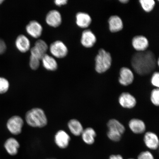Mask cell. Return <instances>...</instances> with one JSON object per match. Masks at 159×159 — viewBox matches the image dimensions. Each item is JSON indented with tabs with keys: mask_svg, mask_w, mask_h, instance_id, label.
Here are the masks:
<instances>
[{
	"mask_svg": "<svg viewBox=\"0 0 159 159\" xmlns=\"http://www.w3.org/2000/svg\"><path fill=\"white\" fill-rule=\"evenodd\" d=\"M25 120L30 126L42 128L46 126L48 120L42 109L34 108L28 111L25 115Z\"/></svg>",
	"mask_w": 159,
	"mask_h": 159,
	"instance_id": "7a4b0ae2",
	"label": "cell"
},
{
	"mask_svg": "<svg viewBox=\"0 0 159 159\" xmlns=\"http://www.w3.org/2000/svg\"><path fill=\"white\" fill-rule=\"evenodd\" d=\"M119 1L122 3H127L129 1V0H120Z\"/></svg>",
	"mask_w": 159,
	"mask_h": 159,
	"instance_id": "836d02e7",
	"label": "cell"
},
{
	"mask_svg": "<svg viewBox=\"0 0 159 159\" xmlns=\"http://www.w3.org/2000/svg\"><path fill=\"white\" fill-rule=\"evenodd\" d=\"M151 83L152 85L158 88L159 87V73L158 72H155L152 75L151 79Z\"/></svg>",
	"mask_w": 159,
	"mask_h": 159,
	"instance_id": "f1b7e54d",
	"label": "cell"
},
{
	"mask_svg": "<svg viewBox=\"0 0 159 159\" xmlns=\"http://www.w3.org/2000/svg\"><path fill=\"white\" fill-rule=\"evenodd\" d=\"M133 159V158H130V159Z\"/></svg>",
	"mask_w": 159,
	"mask_h": 159,
	"instance_id": "d590c367",
	"label": "cell"
},
{
	"mask_svg": "<svg viewBox=\"0 0 159 159\" xmlns=\"http://www.w3.org/2000/svg\"><path fill=\"white\" fill-rule=\"evenodd\" d=\"M132 43L133 47L139 52L146 51L149 45L148 39L143 35L134 37L132 39Z\"/></svg>",
	"mask_w": 159,
	"mask_h": 159,
	"instance_id": "7c38bea8",
	"label": "cell"
},
{
	"mask_svg": "<svg viewBox=\"0 0 159 159\" xmlns=\"http://www.w3.org/2000/svg\"></svg>",
	"mask_w": 159,
	"mask_h": 159,
	"instance_id": "8d00e7d4",
	"label": "cell"
},
{
	"mask_svg": "<svg viewBox=\"0 0 159 159\" xmlns=\"http://www.w3.org/2000/svg\"><path fill=\"white\" fill-rule=\"evenodd\" d=\"M92 21L90 16L88 14L79 12L76 15V23L77 25L81 28H86L91 24Z\"/></svg>",
	"mask_w": 159,
	"mask_h": 159,
	"instance_id": "ac0fdd59",
	"label": "cell"
},
{
	"mask_svg": "<svg viewBox=\"0 0 159 159\" xmlns=\"http://www.w3.org/2000/svg\"><path fill=\"white\" fill-rule=\"evenodd\" d=\"M81 135L83 140L85 143L91 145L94 143L97 134L94 129L88 128L83 130Z\"/></svg>",
	"mask_w": 159,
	"mask_h": 159,
	"instance_id": "ffe728a7",
	"label": "cell"
},
{
	"mask_svg": "<svg viewBox=\"0 0 159 159\" xmlns=\"http://www.w3.org/2000/svg\"><path fill=\"white\" fill-rule=\"evenodd\" d=\"M4 1L3 0H0V4H1V3H2Z\"/></svg>",
	"mask_w": 159,
	"mask_h": 159,
	"instance_id": "e575fe53",
	"label": "cell"
},
{
	"mask_svg": "<svg viewBox=\"0 0 159 159\" xmlns=\"http://www.w3.org/2000/svg\"><path fill=\"white\" fill-rule=\"evenodd\" d=\"M139 2L143 9L147 12L152 11L156 4V2L154 0H140Z\"/></svg>",
	"mask_w": 159,
	"mask_h": 159,
	"instance_id": "603a6c76",
	"label": "cell"
},
{
	"mask_svg": "<svg viewBox=\"0 0 159 159\" xmlns=\"http://www.w3.org/2000/svg\"><path fill=\"white\" fill-rule=\"evenodd\" d=\"M109 28L112 33H116L123 29L124 25L122 19L118 16H111L108 20Z\"/></svg>",
	"mask_w": 159,
	"mask_h": 159,
	"instance_id": "2e32d148",
	"label": "cell"
},
{
	"mask_svg": "<svg viewBox=\"0 0 159 159\" xmlns=\"http://www.w3.org/2000/svg\"><path fill=\"white\" fill-rule=\"evenodd\" d=\"M26 31L31 37L38 38L40 37L43 31V27L40 24L36 21H32L26 27Z\"/></svg>",
	"mask_w": 159,
	"mask_h": 159,
	"instance_id": "4fadbf2b",
	"label": "cell"
},
{
	"mask_svg": "<svg viewBox=\"0 0 159 159\" xmlns=\"http://www.w3.org/2000/svg\"><path fill=\"white\" fill-rule=\"evenodd\" d=\"M44 68L49 71H55L57 68L56 61L52 57L46 54L41 59Z\"/></svg>",
	"mask_w": 159,
	"mask_h": 159,
	"instance_id": "44dd1931",
	"label": "cell"
},
{
	"mask_svg": "<svg viewBox=\"0 0 159 159\" xmlns=\"http://www.w3.org/2000/svg\"><path fill=\"white\" fill-rule=\"evenodd\" d=\"M4 146L8 154L11 156H15L18 153L20 146L15 139L11 138L6 141Z\"/></svg>",
	"mask_w": 159,
	"mask_h": 159,
	"instance_id": "9a60e30c",
	"label": "cell"
},
{
	"mask_svg": "<svg viewBox=\"0 0 159 159\" xmlns=\"http://www.w3.org/2000/svg\"><path fill=\"white\" fill-rule=\"evenodd\" d=\"M144 141L147 148L150 150H156L158 148V138L157 135L153 132H146L144 135Z\"/></svg>",
	"mask_w": 159,
	"mask_h": 159,
	"instance_id": "9c48e42d",
	"label": "cell"
},
{
	"mask_svg": "<svg viewBox=\"0 0 159 159\" xmlns=\"http://www.w3.org/2000/svg\"><path fill=\"white\" fill-rule=\"evenodd\" d=\"M119 102L123 108L130 109L136 106L137 101L136 98L130 93L124 92L119 97Z\"/></svg>",
	"mask_w": 159,
	"mask_h": 159,
	"instance_id": "8992f818",
	"label": "cell"
},
{
	"mask_svg": "<svg viewBox=\"0 0 159 159\" xmlns=\"http://www.w3.org/2000/svg\"><path fill=\"white\" fill-rule=\"evenodd\" d=\"M138 159H154V158L152 153L149 151H145L139 154Z\"/></svg>",
	"mask_w": 159,
	"mask_h": 159,
	"instance_id": "f546056e",
	"label": "cell"
},
{
	"mask_svg": "<svg viewBox=\"0 0 159 159\" xmlns=\"http://www.w3.org/2000/svg\"><path fill=\"white\" fill-rule=\"evenodd\" d=\"M17 48L21 52L25 53L28 51L30 47L29 40L25 35H19L16 41Z\"/></svg>",
	"mask_w": 159,
	"mask_h": 159,
	"instance_id": "e0dca14e",
	"label": "cell"
},
{
	"mask_svg": "<svg viewBox=\"0 0 159 159\" xmlns=\"http://www.w3.org/2000/svg\"><path fill=\"white\" fill-rule=\"evenodd\" d=\"M95 70L99 73H104L110 68L112 62V57L110 53L104 49H101L95 57Z\"/></svg>",
	"mask_w": 159,
	"mask_h": 159,
	"instance_id": "3957f363",
	"label": "cell"
},
{
	"mask_svg": "<svg viewBox=\"0 0 159 159\" xmlns=\"http://www.w3.org/2000/svg\"><path fill=\"white\" fill-rule=\"evenodd\" d=\"M9 88V83L7 79L0 77V94L7 93Z\"/></svg>",
	"mask_w": 159,
	"mask_h": 159,
	"instance_id": "484cf974",
	"label": "cell"
},
{
	"mask_svg": "<svg viewBox=\"0 0 159 159\" xmlns=\"http://www.w3.org/2000/svg\"><path fill=\"white\" fill-rule=\"evenodd\" d=\"M150 99L152 104L156 106L159 105V88L155 89L151 93Z\"/></svg>",
	"mask_w": 159,
	"mask_h": 159,
	"instance_id": "d4e9b609",
	"label": "cell"
},
{
	"mask_svg": "<svg viewBox=\"0 0 159 159\" xmlns=\"http://www.w3.org/2000/svg\"><path fill=\"white\" fill-rule=\"evenodd\" d=\"M108 130L115 131L121 134H124L125 128L124 125L116 119H112L109 120L107 123Z\"/></svg>",
	"mask_w": 159,
	"mask_h": 159,
	"instance_id": "7402d4cb",
	"label": "cell"
},
{
	"mask_svg": "<svg viewBox=\"0 0 159 159\" xmlns=\"http://www.w3.org/2000/svg\"><path fill=\"white\" fill-rule=\"evenodd\" d=\"M129 126L131 131L136 134L143 133L146 129L144 122L140 119L134 118L129 121Z\"/></svg>",
	"mask_w": 159,
	"mask_h": 159,
	"instance_id": "5bb4252c",
	"label": "cell"
},
{
	"mask_svg": "<svg viewBox=\"0 0 159 159\" xmlns=\"http://www.w3.org/2000/svg\"><path fill=\"white\" fill-rule=\"evenodd\" d=\"M119 83L124 86H128L133 82L134 79V75L130 69L126 67H123L119 73Z\"/></svg>",
	"mask_w": 159,
	"mask_h": 159,
	"instance_id": "52a82bcc",
	"label": "cell"
},
{
	"mask_svg": "<svg viewBox=\"0 0 159 159\" xmlns=\"http://www.w3.org/2000/svg\"><path fill=\"white\" fill-rule=\"evenodd\" d=\"M7 47L4 41L0 39V54H3L6 51Z\"/></svg>",
	"mask_w": 159,
	"mask_h": 159,
	"instance_id": "4dcf8cb0",
	"label": "cell"
},
{
	"mask_svg": "<svg viewBox=\"0 0 159 159\" xmlns=\"http://www.w3.org/2000/svg\"><path fill=\"white\" fill-rule=\"evenodd\" d=\"M55 3L57 6H61L64 5L67 2V0H56L54 1Z\"/></svg>",
	"mask_w": 159,
	"mask_h": 159,
	"instance_id": "1f68e13d",
	"label": "cell"
},
{
	"mask_svg": "<svg viewBox=\"0 0 159 159\" xmlns=\"http://www.w3.org/2000/svg\"><path fill=\"white\" fill-rule=\"evenodd\" d=\"M68 126L71 134L75 136H80L84 130L81 123L75 119L70 120L68 123Z\"/></svg>",
	"mask_w": 159,
	"mask_h": 159,
	"instance_id": "d6986e66",
	"label": "cell"
},
{
	"mask_svg": "<svg viewBox=\"0 0 159 159\" xmlns=\"http://www.w3.org/2000/svg\"><path fill=\"white\" fill-rule=\"evenodd\" d=\"M96 37L89 29L83 31L81 35V42L83 46L89 48L93 46L96 43Z\"/></svg>",
	"mask_w": 159,
	"mask_h": 159,
	"instance_id": "30bf717a",
	"label": "cell"
},
{
	"mask_svg": "<svg viewBox=\"0 0 159 159\" xmlns=\"http://www.w3.org/2000/svg\"><path fill=\"white\" fill-rule=\"evenodd\" d=\"M109 159H124V158L121 155H112L109 157Z\"/></svg>",
	"mask_w": 159,
	"mask_h": 159,
	"instance_id": "d6a6232c",
	"label": "cell"
},
{
	"mask_svg": "<svg viewBox=\"0 0 159 159\" xmlns=\"http://www.w3.org/2000/svg\"><path fill=\"white\" fill-rule=\"evenodd\" d=\"M24 125L23 119L18 116L11 117L7 122L8 130L14 135H18L21 132Z\"/></svg>",
	"mask_w": 159,
	"mask_h": 159,
	"instance_id": "277c9868",
	"label": "cell"
},
{
	"mask_svg": "<svg viewBox=\"0 0 159 159\" xmlns=\"http://www.w3.org/2000/svg\"><path fill=\"white\" fill-rule=\"evenodd\" d=\"M50 51L53 56L58 58L65 57L68 53L67 47L62 41H55L50 47Z\"/></svg>",
	"mask_w": 159,
	"mask_h": 159,
	"instance_id": "5b68a950",
	"label": "cell"
},
{
	"mask_svg": "<svg viewBox=\"0 0 159 159\" xmlns=\"http://www.w3.org/2000/svg\"><path fill=\"white\" fill-rule=\"evenodd\" d=\"M40 65V60L31 55L30 60V66L33 70H36L39 68Z\"/></svg>",
	"mask_w": 159,
	"mask_h": 159,
	"instance_id": "83f0119b",
	"label": "cell"
},
{
	"mask_svg": "<svg viewBox=\"0 0 159 159\" xmlns=\"http://www.w3.org/2000/svg\"><path fill=\"white\" fill-rule=\"evenodd\" d=\"M43 55L46 54L48 49V46L45 42L42 39H39L35 43L34 46Z\"/></svg>",
	"mask_w": 159,
	"mask_h": 159,
	"instance_id": "cb8c5ba5",
	"label": "cell"
},
{
	"mask_svg": "<svg viewBox=\"0 0 159 159\" xmlns=\"http://www.w3.org/2000/svg\"><path fill=\"white\" fill-rule=\"evenodd\" d=\"M62 21L60 13L56 10H52L47 14L46 21L51 27H57L61 25Z\"/></svg>",
	"mask_w": 159,
	"mask_h": 159,
	"instance_id": "8fae6325",
	"label": "cell"
},
{
	"mask_svg": "<svg viewBox=\"0 0 159 159\" xmlns=\"http://www.w3.org/2000/svg\"><path fill=\"white\" fill-rule=\"evenodd\" d=\"M107 134L108 138L115 142H118L120 141L122 135L119 132L111 130H108Z\"/></svg>",
	"mask_w": 159,
	"mask_h": 159,
	"instance_id": "4316f807",
	"label": "cell"
},
{
	"mask_svg": "<svg viewBox=\"0 0 159 159\" xmlns=\"http://www.w3.org/2000/svg\"><path fill=\"white\" fill-rule=\"evenodd\" d=\"M135 72L141 75L150 74L157 66V61L154 53L150 51L140 52L133 55L131 61Z\"/></svg>",
	"mask_w": 159,
	"mask_h": 159,
	"instance_id": "6da1fadb",
	"label": "cell"
},
{
	"mask_svg": "<svg viewBox=\"0 0 159 159\" xmlns=\"http://www.w3.org/2000/svg\"><path fill=\"white\" fill-rule=\"evenodd\" d=\"M70 140L69 135L64 130H59L55 135V142L59 148H67L69 146Z\"/></svg>",
	"mask_w": 159,
	"mask_h": 159,
	"instance_id": "ba28073f",
	"label": "cell"
}]
</instances>
